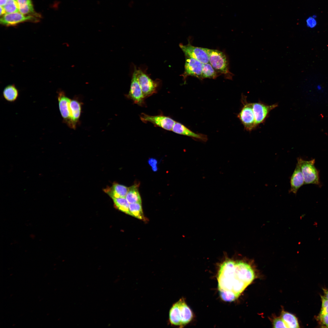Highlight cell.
I'll return each mask as SVG.
<instances>
[{
    "mask_svg": "<svg viewBox=\"0 0 328 328\" xmlns=\"http://www.w3.org/2000/svg\"><path fill=\"white\" fill-rule=\"evenodd\" d=\"M193 317L192 312L183 298L173 304L169 313V320L172 325L182 327L189 323Z\"/></svg>",
    "mask_w": 328,
    "mask_h": 328,
    "instance_id": "obj_1",
    "label": "cell"
},
{
    "mask_svg": "<svg viewBox=\"0 0 328 328\" xmlns=\"http://www.w3.org/2000/svg\"><path fill=\"white\" fill-rule=\"evenodd\" d=\"M208 54L209 63L217 72L224 74L227 79L232 80L233 74L229 70L227 58L223 52L214 49L203 48Z\"/></svg>",
    "mask_w": 328,
    "mask_h": 328,
    "instance_id": "obj_2",
    "label": "cell"
},
{
    "mask_svg": "<svg viewBox=\"0 0 328 328\" xmlns=\"http://www.w3.org/2000/svg\"><path fill=\"white\" fill-rule=\"evenodd\" d=\"M297 161L304 177V185L313 184L321 187L319 171L315 166V159L307 161L299 157Z\"/></svg>",
    "mask_w": 328,
    "mask_h": 328,
    "instance_id": "obj_3",
    "label": "cell"
},
{
    "mask_svg": "<svg viewBox=\"0 0 328 328\" xmlns=\"http://www.w3.org/2000/svg\"><path fill=\"white\" fill-rule=\"evenodd\" d=\"M241 101L243 106L237 117L245 130L251 131L257 127L253 110L252 103L248 102L246 97L244 95L242 96Z\"/></svg>",
    "mask_w": 328,
    "mask_h": 328,
    "instance_id": "obj_4",
    "label": "cell"
},
{
    "mask_svg": "<svg viewBox=\"0 0 328 328\" xmlns=\"http://www.w3.org/2000/svg\"><path fill=\"white\" fill-rule=\"evenodd\" d=\"M138 81L145 98L155 93L159 86L158 80H154L140 69H137Z\"/></svg>",
    "mask_w": 328,
    "mask_h": 328,
    "instance_id": "obj_5",
    "label": "cell"
},
{
    "mask_svg": "<svg viewBox=\"0 0 328 328\" xmlns=\"http://www.w3.org/2000/svg\"><path fill=\"white\" fill-rule=\"evenodd\" d=\"M140 118L144 122H150L156 126L168 131H172L176 121L168 116L162 115L152 116L144 113L141 114Z\"/></svg>",
    "mask_w": 328,
    "mask_h": 328,
    "instance_id": "obj_6",
    "label": "cell"
},
{
    "mask_svg": "<svg viewBox=\"0 0 328 328\" xmlns=\"http://www.w3.org/2000/svg\"><path fill=\"white\" fill-rule=\"evenodd\" d=\"M127 96L135 103L139 106H142L144 104L145 98L138 81L137 69L135 67L132 77L130 90Z\"/></svg>",
    "mask_w": 328,
    "mask_h": 328,
    "instance_id": "obj_7",
    "label": "cell"
},
{
    "mask_svg": "<svg viewBox=\"0 0 328 328\" xmlns=\"http://www.w3.org/2000/svg\"><path fill=\"white\" fill-rule=\"evenodd\" d=\"M278 106L277 103L268 105L260 101L252 103L253 110L257 127L264 123L268 116L270 112Z\"/></svg>",
    "mask_w": 328,
    "mask_h": 328,
    "instance_id": "obj_8",
    "label": "cell"
},
{
    "mask_svg": "<svg viewBox=\"0 0 328 328\" xmlns=\"http://www.w3.org/2000/svg\"><path fill=\"white\" fill-rule=\"evenodd\" d=\"M179 46L185 57L194 59L203 63H209L208 54L203 48L193 46L190 43L186 45L180 44Z\"/></svg>",
    "mask_w": 328,
    "mask_h": 328,
    "instance_id": "obj_9",
    "label": "cell"
},
{
    "mask_svg": "<svg viewBox=\"0 0 328 328\" xmlns=\"http://www.w3.org/2000/svg\"><path fill=\"white\" fill-rule=\"evenodd\" d=\"M235 273L237 278L248 285L255 278L254 272L248 264L241 261H235Z\"/></svg>",
    "mask_w": 328,
    "mask_h": 328,
    "instance_id": "obj_10",
    "label": "cell"
},
{
    "mask_svg": "<svg viewBox=\"0 0 328 328\" xmlns=\"http://www.w3.org/2000/svg\"><path fill=\"white\" fill-rule=\"evenodd\" d=\"M202 64L196 59L186 57L184 71L181 75L185 80L188 76L195 77L201 79Z\"/></svg>",
    "mask_w": 328,
    "mask_h": 328,
    "instance_id": "obj_11",
    "label": "cell"
},
{
    "mask_svg": "<svg viewBox=\"0 0 328 328\" xmlns=\"http://www.w3.org/2000/svg\"><path fill=\"white\" fill-rule=\"evenodd\" d=\"M31 15H25L21 13L16 12L6 13L0 19L1 24L6 26L15 25L22 22L36 20Z\"/></svg>",
    "mask_w": 328,
    "mask_h": 328,
    "instance_id": "obj_12",
    "label": "cell"
},
{
    "mask_svg": "<svg viewBox=\"0 0 328 328\" xmlns=\"http://www.w3.org/2000/svg\"><path fill=\"white\" fill-rule=\"evenodd\" d=\"M172 131L176 134L187 136L199 141L206 142L207 136L204 134L196 133L193 132L182 124L175 121Z\"/></svg>",
    "mask_w": 328,
    "mask_h": 328,
    "instance_id": "obj_13",
    "label": "cell"
},
{
    "mask_svg": "<svg viewBox=\"0 0 328 328\" xmlns=\"http://www.w3.org/2000/svg\"><path fill=\"white\" fill-rule=\"evenodd\" d=\"M59 108L62 117L69 126L70 119V103L71 100L62 91L58 95Z\"/></svg>",
    "mask_w": 328,
    "mask_h": 328,
    "instance_id": "obj_14",
    "label": "cell"
},
{
    "mask_svg": "<svg viewBox=\"0 0 328 328\" xmlns=\"http://www.w3.org/2000/svg\"><path fill=\"white\" fill-rule=\"evenodd\" d=\"M290 188L289 193H292L296 194L298 190L304 185V177L300 167L297 163L295 170L290 179Z\"/></svg>",
    "mask_w": 328,
    "mask_h": 328,
    "instance_id": "obj_15",
    "label": "cell"
},
{
    "mask_svg": "<svg viewBox=\"0 0 328 328\" xmlns=\"http://www.w3.org/2000/svg\"><path fill=\"white\" fill-rule=\"evenodd\" d=\"M128 188L117 183H114L112 186L107 187L104 191L112 199L116 198H125Z\"/></svg>",
    "mask_w": 328,
    "mask_h": 328,
    "instance_id": "obj_16",
    "label": "cell"
},
{
    "mask_svg": "<svg viewBox=\"0 0 328 328\" xmlns=\"http://www.w3.org/2000/svg\"><path fill=\"white\" fill-rule=\"evenodd\" d=\"M70 119L69 126L75 128L80 118L81 106L80 103L76 100H71L70 103Z\"/></svg>",
    "mask_w": 328,
    "mask_h": 328,
    "instance_id": "obj_17",
    "label": "cell"
},
{
    "mask_svg": "<svg viewBox=\"0 0 328 328\" xmlns=\"http://www.w3.org/2000/svg\"><path fill=\"white\" fill-rule=\"evenodd\" d=\"M138 188V186L136 185H133L128 188V191L125 198L130 204L142 203L141 196Z\"/></svg>",
    "mask_w": 328,
    "mask_h": 328,
    "instance_id": "obj_18",
    "label": "cell"
},
{
    "mask_svg": "<svg viewBox=\"0 0 328 328\" xmlns=\"http://www.w3.org/2000/svg\"><path fill=\"white\" fill-rule=\"evenodd\" d=\"M281 317L285 323L287 328H299L298 320L293 314L284 311H282Z\"/></svg>",
    "mask_w": 328,
    "mask_h": 328,
    "instance_id": "obj_19",
    "label": "cell"
},
{
    "mask_svg": "<svg viewBox=\"0 0 328 328\" xmlns=\"http://www.w3.org/2000/svg\"><path fill=\"white\" fill-rule=\"evenodd\" d=\"M3 94L6 100L9 101L13 102L17 99L18 96V91L14 85H10L5 87Z\"/></svg>",
    "mask_w": 328,
    "mask_h": 328,
    "instance_id": "obj_20",
    "label": "cell"
},
{
    "mask_svg": "<svg viewBox=\"0 0 328 328\" xmlns=\"http://www.w3.org/2000/svg\"><path fill=\"white\" fill-rule=\"evenodd\" d=\"M217 73L209 63L202 64L201 79L205 78L214 79L218 76Z\"/></svg>",
    "mask_w": 328,
    "mask_h": 328,
    "instance_id": "obj_21",
    "label": "cell"
},
{
    "mask_svg": "<svg viewBox=\"0 0 328 328\" xmlns=\"http://www.w3.org/2000/svg\"><path fill=\"white\" fill-rule=\"evenodd\" d=\"M129 210V215L140 220H143L144 219L141 203L130 204Z\"/></svg>",
    "mask_w": 328,
    "mask_h": 328,
    "instance_id": "obj_22",
    "label": "cell"
},
{
    "mask_svg": "<svg viewBox=\"0 0 328 328\" xmlns=\"http://www.w3.org/2000/svg\"><path fill=\"white\" fill-rule=\"evenodd\" d=\"M112 199L114 206L117 209L129 215V207L130 203L125 198H116Z\"/></svg>",
    "mask_w": 328,
    "mask_h": 328,
    "instance_id": "obj_23",
    "label": "cell"
},
{
    "mask_svg": "<svg viewBox=\"0 0 328 328\" xmlns=\"http://www.w3.org/2000/svg\"><path fill=\"white\" fill-rule=\"evenodd\" d=\"M5 13H11L19 11L18 4L16 0H8L6 4L2 6Z\"/></svg>",
    "mask_w": 328,
    "mask_h": 328,
    "instance_id": "obj_24",
    "label": "cell"
},
{
    "mask_svg": "<svg viewBox=\"0 0 328 328\" xmlns=\"http://www.w3.org/2000/svg\"><path fill=\"white\" fill-rule=\"evenodd\" d=\"M19 11L21 13L24 15L35 14L32 3L19 7Z\"/></svg>",
    "mask_w": 328,
    "mask_h": 328,
    "instance_id": "obj_25",
    "label": "cell"
},
{
    "mask_svg": "<svg viewBox=\"0 0 328 328\" xmlns=\"http://www.w3.org/2000/svg\"><path fill=\"white\" fill-rule=\"evenodd\" d=\"M322 306L319 315H322L328 314V299L324 296H321Z\"/></svg>",
    "mask_w": 328,
    "mask_h": 328,
    "instance_id": "obj_26",
    "label": "cell"
},
{
    "mask_svg": "<svg viewBox=\"0 0 328 328\" xmlns=\"http://www.w3.org/2000/svg\"><path fill=\"white\" fill-rule=\"evenodd\" d=\"M274 328H287V327L282 318L277 317L274 319L273 322Z\"/></svg>",
    "mask_w": 328,
    "mask_h": 328,
    "instance_id": "obj_27",
    "label": "cell"
},
{
    "mask_svg": "<svg viewBox=\"0 0 328 328\" xmlns=\"http://www.w3.org/2000/svg\"><path fill=\"white\" fill-rule=\"evenodd\" d=\"M318 318L323 325L325 326L326 327H328V314L322 315H319Z\"/></svg>",
    "mask_w": 328,
    "mask_h": 328,
    "instance_id": "obj_28",
    "label": "cell"
},
{
    "mask_svg": "<svg viewBox=\"0 0 328 328\" xmlns=\"http://www.w3.org/2000/svg\"><path fill=\"white\" fill-rule=\"evenodd\" d=\"M19 6L32 3L31 0H16Z\"/></svg>",
    "mask_w": 328,
    "mask_h": 328,
    "instance_id": "obj_29",
    "label": "cell"
},
{
    "mask_svg": "<svg viewBox=\"0 0 328 328\" xmlns=\"http://www.w3.org/2000/svg\"><path fill=\"white\" fill-rule=\"evenodd\" d=\"M307 23L308 26L313 27L316 26V22L313 18L310 17L307 20Z\"/></svg>",
    "mask_w": 328,
    "mask_h": 328,
    "instance_id": "obj_30",
    "label": "cell"
},
{
    "mask_svg": "<svg viewBox=\"0 0 328 328\" xmlns=\"http://www.w3.org/2000/svg\"><path fill=\"white\" fill-rule=\"evenodd\" d=\"M149 162L150 164L152 166V169L155 171L157 170V167H156V164L157 163L156 161L153 159H150L149 161Z\"/></svg>",
    "mask_w": 328,
    "mask_h": 328,
    "instance_id": "obj_31",
    "label": "cell"
},
{
    "mask_svg": "<svg viewBox=\"0 0 328 328\" xmlns=\"http://www.w3.org/2000/svg\"><path fill=\"white\" fill-rule=\"evenodd\" d=\"M323 290L324 293V296L328 299V289H323Z\"/></svg>",
    "mask_w": 328,
    "mask_h": 328,
    "instance_id": "obj_32",
    "label": "cell"
},
{
    "mask_svg": "<svg viewBox=\"0 0 328 328\" xmlns=\"http://www.w3.org/2000/svg\"><path fill=\"white\" fill-rule=\"evenodd\" d=\"M8 0H0V6H3L6 3Z\"/></svg>",
    "mask_w": 328,
    "mask_h": 328,
    "instance_id": "obj_33",
    "label": "cell"
},
{
    "mask_svg": "<svg viewBox=\"0 0 328 328\" xmlns=\"http://www.w3.org/2000/svg\"><path fill=\"white\" fill-rule=\"evenodd\" d=\"M5 14L4 10L3 7L0 6V15H3Z\"/></svg>",
    "mask_w": 328,
    "mask_h": 328,
    "instance_id": "obj_34",
    "label": "cell"
}]
</instances>
